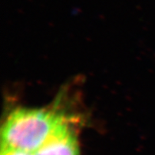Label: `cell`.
Instances as JSON below:
<instances>
[{
	"label": "cell",
	"instance_id": "obj_2",
	"mask_svg": "<svg viewBox=\"0 0 155 155\" xmlns=\"http://www.w3.org/2000/svg\"><path fill=\"white\" fill-rule=\"evenodd\" d=\"M33 154L79 155L75 134L65 121Z\"/></svg>",
	"mask_w": 155,
	"mask_h": 155
},
{
	"label": "cell",
	"instance_id": "obj_1",
	"mask_svg": "<svg viewBox=\"0 0 155 155\" xmlns=\"http://www.w3.org/2000/svg\"><path fill=\"white\" fill-rule=\"evenodd\" d=\"M64 122L63 116L51 110L19 108L2 127V147L34 153Z\"/></svg>",
	"mask_w": 155,
	"mask_h": 155
},
{
	"label": "cell",
	"instance_id": "obj_3",
	"mask_svg": "<svg viewBox=\"0 0 155 155\" xmlns=\"http://www.w3.org/2000/svg\"><path fill=\"white\" fill-rule=\"evenodd\" d=\"M1 155H34V154L32 153L26 152V151L14 149V148H10V147H2V149H1Z\"/></svg>",
	"mask_w": 155,
	"mask_h": 155
}]
</instances>
